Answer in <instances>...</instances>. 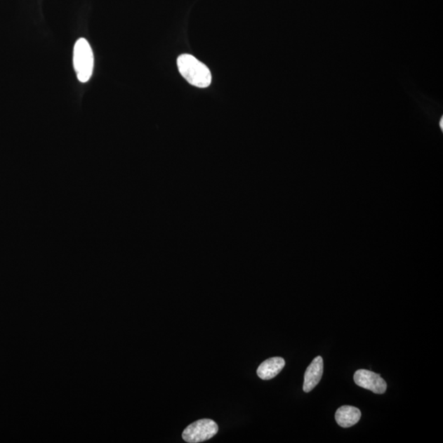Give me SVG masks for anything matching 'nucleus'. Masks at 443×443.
Wrapping results in <instances>:
<instances>
[{
  "label": "nucleus",
  "instance_id": "nucleus-1",
  "mask_svg": "<svg viewBox=\"0 0 443 443\" xmlns=\"http://www.w3.org/2000/svg\"><path fill=\"white\" fill-rule=\"evenodd\" d=\"M180 73L190 84L206 88L211 84V72L206 65L191 55H183L178 58Z\"/></svg>",
  "mask_w": 443,
  "mask_h": 443
},
{
  "label": "nucleus",
  "instance_id": "nucleus-2",
  "mask_svg": "<svg viewBox=\"0 0 443 443\" xmlns=\"http://www.w3.org/2000/svg\"><path fill=\"white\" fill-rule=\"evenodd\" d=\"M73 66L77 79L86 84L91 79L94 70V55L88 41L84 38L79 39L73 50Z\"/></svg>",
  "mask_w": 443,
  "mask_h": 443
},
{
  "label": "nucleus",
  "instance_id": "nucleus-6",
  "mask_svg": "<svg viewBox=\"0 0 443 443\" xmlns=\"http://www.w3.org/2000/svg\"><path fill=\"white\" fill-rule=\"evenodd\" d=\"M285 366V360L282 357H272L263 362L257 369V374L263 381H270L275 378Z\"/></svg>",
  "mask_w": 443,
  "mask_h": 443
},
{
  "label": "nucleus",
  "instance_id": "nucleus-7",
  "mask_svg": "<svg viewBox=\"0 0 443 443\" xmlns=\"http://www.w3.org/2000/svg\"><path fill=\"white\" fill-rule=\"evenodd\" d=\"M362 418V412L358 408L343 406L338 409L335 414V418L338 425L343 428H350L357 423Z\"/></svg>",
  "mask_w": 443,
  "mask_h": 443
},
{
  "label": "nucleus",
  "instance_id": "nucleus-3",
  "mask_svg": "<svg viewBox=\"0 0 443 443\" xmlns=\"http://www.w3.org/2000/svg\"><path fill=\"white\" fill-rule=\"evenodd\" d=\"M218 427L216 422L209 418H203L188 425L183 432L185 442L198 443L211 439L217 435Z\"/></svg>",
  "mask_w": 443,
  "mask_h": 443
},
{
  "label": "nucleus",
  "instance_id": "nucleus-5",
  "mask_svg": "<svg viewBox=\"0 0 443 443\" xmlns=\"http://www.w3.org/2000/svg\"><path fill=\"white\" fill-rule=\"evenodd\" d=\"M324 373V360L321 357L314 359L313 362L306 369L304 378L303 390L305 392H310L318 385L322 378Z\"/></svg>",
  "mask_w": 443,
  "mask_h": 443
},
{
  "label": "nucleus",
  "instance_id": "nucleus-4",
  "mask_svg": "<svg viewBox=\"0 0 443 443\" xmlns=\"http://www.w3.org/2000/svg\"><path fill=\"white\" fill-rule=\"evenodd\" d=\"M354 381L360 388L368 389L376 394H383L387 390V383L379 374L366 369H359L354 374Z\"/></svg>",
  "mask_w": 443,
  "mask_h": 443
}]
</instances>
